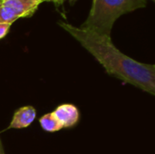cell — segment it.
<instances>
[{
  "instance_id": "obj_1",
  "label": "cell",
  "mask_w": 155,
  "mask_h": 154,
  "mask_svg": "<svg viewBox=\"0 0 155 154\" xmlns=\"http://www.w3.org/2000/svg\"><path fill=\"white\" fill-rule=\"evenodd\" d=\"M58 25L87 50L106 73L155 95V66L140 63L123 54L113 44L111 36L60 21Z\"/></svg>"
},
{
  "instance_id": "obj_2",
  "label": "cell",
  "mask_w": 155,
  "mask_h": 154,
  "mask_svg": "<svg viewBox=\"0 0 155 154\" xmlns=\"http://www.w3.org/2000/svg\"><path fill=\"white\" fill-rule=\"evenodd\" d=\"M145 5L146 0H94L88 17L80 27L111 36L113 26L119 17Z\"/></svg>"
},
{
  "instance_id": "obj_3",
  "label": "cell",
  "mask_w": 155,
  "mask_h": 154,
  "mask_svg": "<svg viewBox=\"0 0 155 154\" xmlns=\"http://www.w3.org/2000/svg\"><path fill=\"white\" fill-rule=\"evenodd\" d=\"M43 0H2L0 4V23L13 24L21 17L33 15Z\"/></svg>"
},
{
  "instance_id": "obj_4",
  "label": "cell",
  "mask_w": 155,
  "mask_h": 154,
  "mask_svg": "<svg viewBox=\"0 0 155 154\" xmlns=\"http://www.w3.org/2000/svg\"><path fill=\"white\" fill-rule=\"evenodd\" d=\"M52 113L62 124L63 128L74 127L78 123L80 117L77 107L70 103L59 105Z\"/></svg>"
},
{
  "instance_id": "obj_5",
  "label": "cell",
  "mask_w": 155,
  "mask_h": 154,
  "mask_svg": "<svg viewBox=\"0 0 155 154\" xmlns=\"http://www.w3.org/2000/svg\"><path fill=\"white\" fill-rule=\"evenodd\" d=\"M36 112L33 106H24L17 109L12 118L8 129H23L28 127L35 119Z\"/></svg>"
},
{
  "instance_id": "obj_6",
  "label": "cell",
  "mask_w": 155,
  "mask_h": 154,
  "mask_svg": "<svg viewBox=\"0 0 155 154\" xmlns=\"http://www.w3.org/2000/svg\"><path fill=\"white\" fill-rule=\"evenodd\" d=\"M39 123L42 129L47 133H55L63 129L62 124L58 122V120L54 116L52 113L43 115L39 119Z\"/></svg>"
},
{
  "instance_id": "obj_7",
  "label": "cell",
  "mask_w": 155,
  "mask_h": 154,
  "mask_svg": "<svg viewBox=\"0 0 155 154\" xmlns=\"http://www.w3.org/2000/svg\"><path fill=\"white\" fill-rule=\"evenodd\" d=\"M11 24L6 23H0V39L4 38L9 32V29L11 27Z\"/></svg>"
},
{
  "instance_id": "obj_8",
  "label": "cell",
  "mask_w": 155,
  "mask_h": 154,
  "mask_svg": "<svg viewBox=\"0 0 155 154\" xmlns=\"http://www.w3.org/2000/svg\"><path fill=\"white\" fill-rule=\"evenodd\" d=\"M45 1H46V2H52V3H54L56 7H59V6L63 5L64 2L65 0H43V2H45Z\"/></svg>"
},
{
  "instance_id": "obj_9",
  "label": "cell",
  "mask_w": 155,
  "mask_h": 154,
  "mask_svg": "<svg viewBox=\"0 0 155 154\" xmlns=\"http://www.w3.org/2000/svg\"><path fill=\"white\" fill-rule=\"evenodd\" d=\"M0 154H5V152H4V148H3V145H2L1 141H0Z\"/></svg>"
},
{
  "instance_id": "obj_10",
  "label": "cell",
  "mask_w": 155,
  "mask_h": 154,
  "mask_svg": "<svg viewBox=\"0 0 155 154\" xmlns=\"http://www.w3.org/2000/svg\"><path fill=\"white\" fill-rule=\"evenodd\" d=\"M1 2H2V0H0V4H1Z\"/></svg>"
},
{
  "instance_id": "obj_11",
  "label": "cell",
  "mask_w": 155,
  "mask_h": 154,
  "mask_svg": "<svg viewBox=\"0 0 155 154\" xmlns=\"http://www.w3.org/2000/svg\"><path fill=\"white\" fill-rule=\"evenodd\" d=\"M152 1H154V0H152Z\"/></svg>"
}]
</instances>
